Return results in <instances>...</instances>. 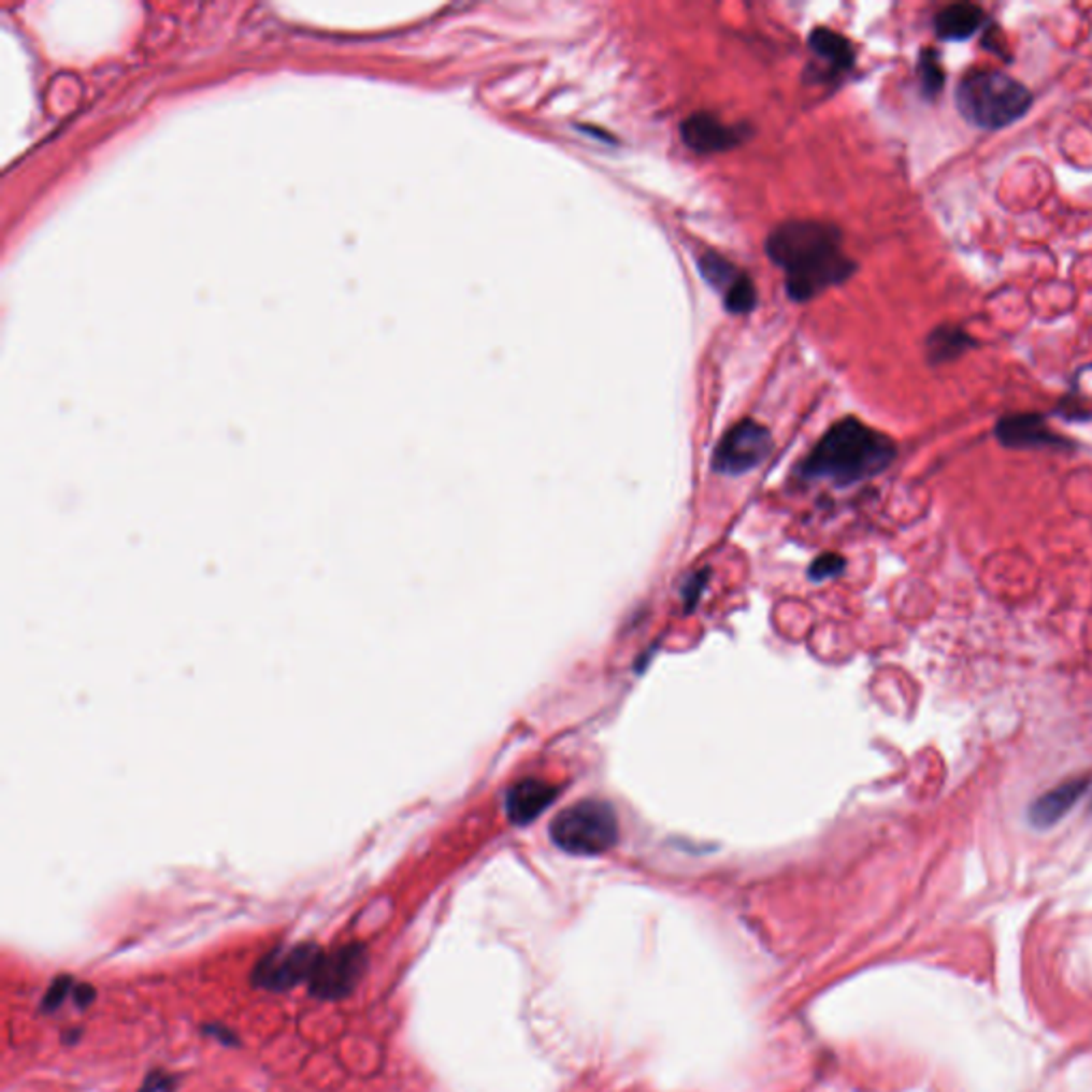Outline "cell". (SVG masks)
Returning <instances> with one entry per match:
<instances>
[{"mask_svg":"<svg viewBox=\"0 0 1092 1092\" xmlns=\"http://www.w3.org/2000/svg\"><path fill=\"white\" fill-rule=\"evenodd\" d=\"M768 259L786 272L790 299L803 303L843 284L856 263L843 250V235L834 225L790 220L775 227L766 240Z\"/></svg>","mask_w":1092,"mask_h":1092,"instance_id":"1","label":"cell"},{"mask_svg":"<svg viewBox=\"0 0 1092 1092\" xmlns=\"http://www.w3.org/2000/svg\"><path fill=\"white\" fill-rule=\"evenodd\" d=\"M896 444L881 431L858 418L834 422L801 465L811 480H828L838 487L868 480L892 465Z\"/></svg>","mask_w":1092,"mask_h":1092,"instance_id":"2","label":"cell"},{"mask_svg":"<svg viewBox=\"0 0 1092 1092\" xmlns=\"http://www.w3.org/2000/svg\"><path fill=\"white\" fill-rule=\"evenodd\" d=\"M956 105L973 127L998 131L1029 114L1033 95L1022 82L1003 71L975 69L960 80Z\"/></svg>","mask_w":1092,"mask_h":1092,"instance_id":"3","label":"cell"},{"mask_svg":"<svg viewBox=\"0 0 1092 1092\" xmlns=\"http://www.w3.org/2000/svg\"><path fill=\"white\" fill-rule=\"evenodd\" d=\"M552 843L574 856H598L619 840L615 809L604 801H580L550 821Z\"/></svg>","mask_w":1092,"mask_h":1092,"instance_id":"4","label":"cell"},{"mask_svg":"<svg viewBox=\"0 0 1092 1092\" xmlns=\"http://www.w3.org/2000/svg\"><path fill=\"white\" fill-rule=\"evenodd\" d=\"M771 450H773L771 431L764 425L745 418L734 427H730L725 435L719 440L713 455V468L715 472L725 476H741L758 468L768 457Z\"/></svg>","mask_w":1092,"mask_h":1092,"instance_id":"5","label":"cell"},{"mask_svg":"<svg viewBox=\"0 0 1092 1092\" xmlns=\"http://www.w3.org/2000/svg\"><path fill=\"white\" fill-rule=\"evenodd\" d=\"M368 950L361 944L344 946L331 954L320 956L307 988L320 1001H340L348 996L368 971Z\"/></svg>","mask_w":1092,"mask_h":1092,"instance_id":"6","label":"cell"},{"mask_svg":"<svg viewBox=\"0 0 1092 1092\" xmlns=\"http://www.w3.org/2000/svg\"><path fill=\"white\" fill-rule=\"evenodd\" d=\"M320 956V948L312 944L288 950H273L255 966L253 981L255 986L272 992L290 990L303 981H310Z\"/></svg>","mask_w":1092,"mask_h":1092,"instance_id":"7","label":"cell"},{"mask_svg":"<svg viewBox=\"0 0 1092 1092\" xmlns=\"http://www.w3.org/2000/svg\"><path fill=\"white\" fill-rule=\"evenodd\" d=\"M681 136L685 145L698 154H717L741 145L745 139V127L725 125L715 114L698 112L685 118Z\"/></svg>","mask_w":1092,"mask_h":1092,"instance_id":"8","label":"cell"},{"mask_svg":"<svg viewBox=\"0 0 1092 1092\" xmlns=\"http://www.w3.org/2000/svg\"><path fill=\"white\" fill-rule=\"evenodd\" d=\"M996 437L1009 448H1061L1065 442L1037 414H1009L998 420Z\"/></svg>","mask_w":1092,"mask_h":1092,"instance_id":"9","label":"cell"},{"mask_svg":"<svg viewBox=\"0 0 1092 1092\" xmlns=\"http://www.w3.org/2000/svg\"><path fill=\"white\" fill-rule=\"evenodd\" d=\"M1091 784L1089 777H1082V779H1069V781L1052 788L1050 792H1046L1044 796L1033 801V805L1029 807V821L1035 828H1052L1087 796Z\"/></svg>","mask_w":1092,"mask_h":1092,"instance_id":"10","label":"cell"},{"mask_svg":"<svg viewBox=\"0 0 1092 1092\" xmlns=\"http://www.w3.org/2000/svg\"><path fill=\"white\" fill-rule=\"evenodd\" d=\"M557 788L548 781L530 777L515 784L506 792V814L513 823L528 825L555 803Z\"/></svg>","mask_w":1092,"mask_h":1092,"instance_id":"11","label":"cell"},{"mask_svg":"<svg viewBox=\"0 0 1092 1092\" xmlns=\"http://www.w3.org/2000/svg\"><path fill=\"white\" fill-rule=\"evenodd\" d=\"M986 21V13L971 2H956L942 9L935 17V30L944 41H966Z\"/></svg>","mask_w":1092,"mask_h":1092,"instance_id":"12","label":"cell"},{"mask_svg":"<svg viewBox=\"0 0 1092 1092\" xmlns=\"http://www.w3.org/2000/svg\"><path fill=\"white\" fill-rule=\"evenodd\" d=\"M809 45L832 73H847L856 62L851 43L830 28H816L809 34Z\"/></svg>","mask_w":1092,"mask_h":1092,"instance_id":"13","label":"cell"},{"mask_svg":"<svg viewBox=\"0 0 1092 1092\" xmlns=\"http://www.w3.org/2000/svg\"><path fill=\"white\" fill-rule=\"evenodd\" d=\"M968 346H971V337L962 329H958V327H939V329L933 331V335L926 342L929 357L935 363H944V361L956 359Z\"/></svg>","mask_w":1092,"mask_h":1092,"instance_id":"14","label":"cell"},{"mask_svg":"<svg viewBox=\"0 0 1092 1092\" xmlns=\"http://www.w3.org/2000/svg\"><path fill=\"white\" fill-rule=\"evenodd\" d=\"M698 268L702 277L717 290L721 292V297L743 277L741 270H736L725 257L717 255V253H704L700 259H698Z\"/></svg>","mask_w":1092,"mask_h":1092,"instance_id":"15","label":"cell"},{"mask_svg":"<svg viewBox=\"0 0 1092 1092\" xmlns=\"http://www.w3.org/2000/svg\"><path fill=\"white\" fill-rule=\"evenodd\" d=\"M758 303V292L747 273L723 294V307L730 314H749Z\"/></svg>","mask_w":1092,"mask_h":1092,"instance_id":"16","label":"cell"},{"mask_svg":"<svg viewBox=\"0 0 1092 1092\" xmlns=\"http://www.w3.org/2000/svg\"><path fill=\"white\" fill-rule=\"evenodd\" d=\"M920 80H922V90L926 97H937L944 88V82H946V73L939 64V58L937 54H933V49H926L922 56H920Z\"/></svg>","mask_w":1092,"mask_h":1092,"instance_id":"17","label":"cell"},{"mask_svg":"<svg viewBox=\"0 0 1092 1092\" xmlns=\"http://www.w3.org/2000/svg\"><path fill=\"white\" fill-rule=\"evenodd\" d=\"M73 988H75V981L69 977V975H60L52 981V986L47 988L43 1001H41V1009L43 1011H56L67 998L69 994H73Z\"/></svg>","mask_w":1092,"mask_h":1092,"instance_id":"18","label":"cell"},{"mask_svg":"<svg viewBox=\"0 0 1092 1092\" xmlns=\"http://www.w3.org/2000/svg\"><path fill=\"white\" fill-rule=\"evenodd\" d=\"M843 567H845V559H840L838 555L828 552V555H821V557H818L814 561V565L809 570V576L814 580H825V578H832V576L840 574Z\"/></svg>","mask_w":1092,"mask_h":1092,"instance_id":"19","label":"cell"},{"mask_svg":"<svg viewBox=\"0 0 1092 1092\" xmlns=\"http://www.w3.org/2000/svg\"><path fill=\"white\" fill-rule=\"evenodd\" d=\"M177 1082H179V1076H169L164 1072H154V1074H149L143 1080L139 1092H173L175 1087H177Z\"/></svg>","mask_w":1092,"mask_h":1092,"instance_id":"20","label":"cell"},{"mask_svg":"<svg viewBox=\"0 0 1092 1092\" xmlns=\"http://www.w3.org/2000/svg\"><path fill=\"white\" fill-rule=\"evenodd\" d=\"M97 998V990L90 983H75L73 988V1001L80 1009H88Z\"/></svg>","mask_w":1092,"mask_h":1092,"instance_id":"21","label":"cell"},{"mask_svg":"<svg viewBox=\"0 0 1092 1092\" xmlns=\"http://www.w3.org/2000/svg\"><path fill=\"white\" fill-rule=\"evenodd\" d=\"M205 1031H207L210 1035H214V1037H216V1039H218L220 1044H227V1046H238V1035H235V1033H233L231 1029L222 1026V1024H214V1026H207Z\"/></svg>","mask_w":1092,"mask_h":1092,"instance_id":"22","label":"cell"}]
</instances>
